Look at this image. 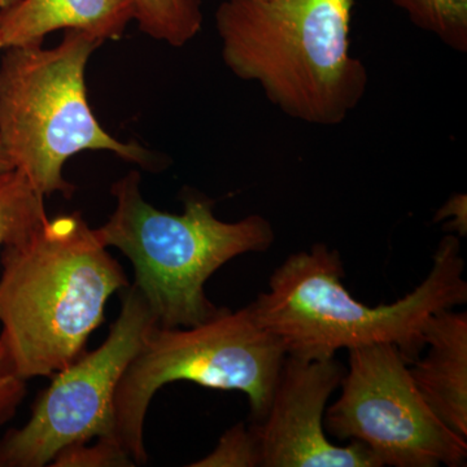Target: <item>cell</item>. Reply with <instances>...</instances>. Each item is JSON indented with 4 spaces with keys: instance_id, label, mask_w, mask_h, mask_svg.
<instances>
[{
    "instance_id": "obj_1",
    "label": "cell",
    "mask_w": 467,
    "mask_h": 467,
    "mask_svg": "<svg viewBox=\"0 0 467 467\" xmlns=\"http://www.w3.org/2000/svg\"><path fill=\"white\" fill-rule=\"evenodd\" d=\"M0 325L21 379L52 377L84 355L107 303L129 285L78 212L47 218L0 256Z\"/></svg>"
},
{
    "instance_id": "obj_2",
    "label": "cell",
    "mask_w": 467,
    "mask_h": 467,
    "mask_svg": "<svg viewBox=\"0 0 467 467\" xmlns=\"http://www.w3.org/2000/svg\"><path fill=\"white\" fill-rule=\"evenodd\" d=\"M465 260L459 236L439 243L426 278L404 297L368 306L344 287L339 252L324 243L292 254L270 276L269 290L251 304L287 355L333 358L340 349L392 344L409 365L425 349L427 322L467 303Z\"/></svg>"
},
{
    "instance_id": "obj_3",
    "label": "cell",
    "mask_w": 467,
    "mask_h": 467,
    "mask_svg": "<svg viewBox=\"0 0 467 467\" xmlns=\"http://www.w3.org/2000/svg\"><path fill=\"white\" fill-rule=\"evenodd\" d=\"M355 0H223L216 12L226 67L257 82L285 115L342 124L367 92V67L350 54Z\"/></svg>"
},
{
    "instance_id": "obj_4",
    "label": "cell",
    "mask_w": 467,
    "mask_h": 467,
    "mask_svg": "<svg viewBox=\"0 0 467 467\" xmlns=\"http://www.w3.org/2000/svg\"><path fill=\"white\" fill-rule=\"evenodd\" d=\"M110 193L115 211L95 233L133 264V285L161 327H192L213 317L220 308L205 294L208 279L235 257L275 243L265 217L225 223L202 196H187L181 214L156 209L144 201L138 171L116 181Z\"/></svg>"
},
{
    "instance_id": "obj_5",
    "label": "cell",
    "mask_w": 467,
    "mask_h": 467,
    "mask_svg": "<svg viewBox=\"0 0 467 467\" xmlns=\"http://www.w3.org/2000/svg\"><path fill=\"white\" fill-rule=\"evenodd\" d=\"M100 45L88 34L67 30L54 48L0 52V143L11 168L45 198L73 195L64 165L85 150H107L143 168L156 162L140 144L110 135L92 112L86 67Z\"/></svg>"
},
{
    "instance_id": "obj_6",
    "label": "cell",
    "mask_w": 467,
    "mask_h": 467,
    "mask_svg": "<svg viewBox=\"0 0 467 467\" xmlns=\"http://www.w3.org/2000/svg\"><path fill=\"white\" fill-rule=\"evenodd\" d=\"M284 344L261 324L250 306L192 327L156 325L126 368L115 396V438L134 461H149L144 420L165 384L192 382L220 391L245 393L251 422L265 416L285 358Z\"/></svg>"
},
{
    "instance_id": "obj_7",
    "label": "cell",
    "mask_w": 467,
    "mask_h": 467,
    "mask_svg": "<svg viewBox=\"0 0 467 467\" xmlns=\"http://www.w3.org/2000/svg\"><path fill=\"white\" fill-rule=\"evenodd\" d=\"M156 325L140 292L133 285L122 290L121 312L99 348L54 374L26 425L0 439V467L48 466L67 448L116 441L117 386Z\"/></svg>"
},
{
    "instance_id": "obj_8",
    "label": "cell",
    "mask_w": 467,
    "mask_h": 467,
    "mask_svg": "<svg viewBox=\"0 0 467 467\" xmlns=\"http://www.w3.org/2000/svg\"><path fill=\"white\" fill-rule=\"evenodd\" d=\"M348 352L342 392L326 408V432L364 445L380 467L466 465L467 441L423 400L398 347L371 344Z\"/></svg>"
},
{
    "instance_id": "obj_9",
    "label": "cell",
    "mask_w": 467,
    "mask_h": 467,
    "mask_svg": "<svg viewBox=\"0 0 467 467\" xmlns=\"http://www.w3.org/2000/svg\"><path fill=\"white\" fill-rule=\"evenodd\" d=\"M344 373L335 356L285 355L265 416L250 423L261 467H380L359 442L337 447L326 435V408Z\"/></svg>"
},
{
    "instance_id": "obj_10",
    "label": "cell",
    "mask_w": 467,
    "mask_h": 467,
    "mask_svg": "<svg viewBox=\"0 0 467 467\" xmlns=\"http://www.w3.org/2000/svg\"><path fill=\"white\" fill-rule=\"evenodd\" d=\"M425 356L409 365L418 392L436 417L467 441V313H436L427 322Z\"/></svg>"
},
{
    "instance_id": "obj_11",
    "label": "cell",
    "mask_w": 467,
    "mask_h": 467,
    "mask_svg": "<svg viewBox=\"0 0 467 467\" xmlns=\"http://www.w3.org/2000/svg\"><path fill=\"white\" fill-rule=\"evenodd\" d=\"M134 21L133 0H18L0 11L3 50L42 45L57 30H76L116 41Z\"/></svg>"
},
{
    "instance_id": "obj_12",
    "label": "cell",
    "mask_w": 467,
    "mask_h": 467,
    "mask_svg": "<svg viewBox=\"0 0 467 467\" xmlns=\"http://www.w3.org/2000/svg\"><path fill=\"white\" fill-rule=\"evenodd\" d=\"M47 218L45 196L26 175L0 171V250L26 241Z\"/></svg>"
},
{
    "instance_id": "obj_13",
    "label": "cell",
    "mask_w": 467,
    "mask_h": 467,
    "mask_svg": "<svg viewBox=\"0 0 467 467\" xmlns=\"http://www.w3.org/2000/svg\"><path fill=\"white\" fill-rule=\"evenodd\" d=\"M134 20L144 34L182 47L202 26V0H133Z\"/></svg>"
},
{
    "instance_id": "obj_14",
    "label": "cell",
    "mask_w": 467,
    "mask_h": 467,
    "mask_svg": "<svg viewBox=\"0 0 467 467\" xmlns=\"http://www.w3.org/2000/svg\"><path fill=\"white\" fill-rule=\"evenodd\" d=\"M414 26L434 34L444 45L467 51V0H392Z\"/></svg>"
},
{
    "instance_id": "obj_15",
    "label": "cell",
    "mask_w": 467,
    "mask_h": 467,
    "mask_svg": "<svg viewBox=\"0 0 467 467\" xmlns=\"http://www.w3.org/2000/svg\"><path fill=\"white\" fill-rule=\"evenodd\" d=\"M193 467L261 466L259 444L251 426L244 422L227 430L208 456L192 463Z\"/></svg>"
},
{
    "instance_id": "obj_16",
    "label": "cell",
    "mask_w": 467,
    "mask_h": 467,
    "mask_svg": "<svg viewBox=\"0 0 467 467\" xmlns=\"http://www.w3.org/2000/svg\"><path fill=\"white\" fill-rule=\"evenodd\" d=\"M51 466L110 467L135 466L128 451L113 439H98L95 444L75 445L61 451Z\"/></svg>"
},
{
    "instance_id": "obj_17",
    "label": "cell",
    "mask_w": 467,
    "mask_h": 467,
    "mask_svg": "<svg viewBox=\"0 0 467 467\" xmlns=\"http://www.w3.org/2000/svg\"><path fill=\"white\" fill-rule=\"evenodd\" d=\"M26 395V380L12 370L7 347L0 335V426L15 417Z\"/></svg>"
},
{
    "instance_id": "obj_18",
    "label": "cell",
    "mask_w": 467,
    "mask_h": 467,
    "mask_svg": "<svg viewBox=\"0 0 467 467\" xmlns=\"http://www.w3.org/2000/svg\"><path fill=\"white\" fill-rule=\"evenodd\" d=\"M444 218H451V221L448 223V227H450L451 232H457L461 236L466 235L467 214L465 195L453 196V199H451V201L438 212L436 221L444 220Z\"/></svg>"
},
{
    "instance_id": "obj_19",
    "label": "cell",
    "mask_w": 467,
    "mask_h": 467,
    "mask_svg": "<svg viewBox=\"0 0 467 467\" xmlns=\"http://www.w3.org/2000/svg\"><path fill=\"white\" fill-rule=\"evenodd\" d=\"M2 46H0V52H2ZM7 169L12 168L11 165H9L7 156H5V150H3L2 143H0V171H7Z\"/></svg>"
},
{
    "instance_id": "obj_20",
    "label": "cell",
    "mask_w": 467,
    "mask_h": 467,
    "mask_svg": "<svg viewBox=\"0 0 467 467\" xmlns=\"http://www.w3.org/2000/svg\"><path fill=\"white\" fill-rule=\"evenodd\" d=\"M17 2L18 0H0V11H2V9L11 7V5H14L15 3Z\"/></svg>"
}]
</instances>
